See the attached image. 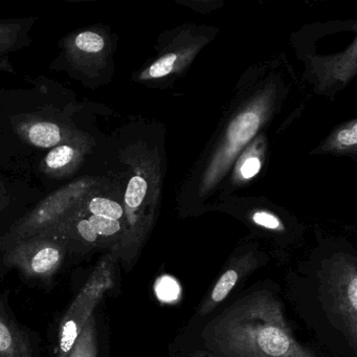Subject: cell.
Returning <instances> with one entry per match:
<instances>
[{"mask_svg": "<svg viewBox=\"0 0 357 357\" xmlns=\"http://www.w3.org/2000/svg\"><path fill=\"white\" fill-rule=\"evenodd\" d=\"M206 349L218 357H319L301 344L284 306L269 289H255L211 319L202 332Z\"/></svg>", "mask_w": 357, "mask_h": 357, "instance_id": "obj_1", "label": "cell"}, {"mask_svg": "<svg viewBox=\"0 0 357 357\" xmlns=\"http://www.w3.org/2000/svg\"><path fill=\"white\" fill-rule=\"evenodd\" d=\"M120 265L116 250H109L100 259L60 319L54 357L68 356L91 315L104 298L116 288Z\"/></svg>", "mask_w": 357, "mask_h": 357, "instance_id": "obj_2", "label": "cell"}, {"mask_svg": "<svg viewBox=\"0 0 357 357\" xmlns=\"http://www.w3.org/2000/svg\"><path fill=\"white\" fill-rule=\"evenodd\" d=\"M97 188V177H83L47 196L0 236V252L22 240L51 231L72 218Z\"/></svg>", "mask_w": 357, "mask_h": 357, "instance_id": "obj_3", "label": "cell"}, {"mask_svg": "<svg viewBox=\"0 0 357 357\" xmlns=\"http://www.w3.org/2000/svg\"><path fill=\"white\" fill-rule=\"evenodd\" d=\"M319 298L332 325L352 350L357 348V261L349 256L326 260L319 271Z\"/></svg>", "mask_w": 357, "mask_h": 357, "instance_id": "obj_4", "label": "cell"}, {"mask_svg": "<svg viewBox=\"0 0 357 357\" xmlns=\"http://www.w3.org/2000/svg\"><path fill=\"white\" fill-rule=\"evenodd\" d=\"M68 258L66 240L51 229L3 250L0 267L15 269L26 281L47 285L68 262Z\"/></svg>", "mask_w": 357, "mask_h": 357, "instance_id": "obj_5", "label": "cell"}, {"mask_svg": "<svg viewBox=\"0 0 357 357\" xmlns=\"http://www.w3.org/2000/svg\"><path fill=\"white\" fill-rule=\"evenodd\" d=\"M0 357H41L40 340L18 321L7 296L0 291Z\"/></svg>", "mask_w": 357, "mask_h": 357, "instance_id": "obj_6", "label": "cell"}, {"mask_svg": "<svg viewBox=\"0 0 357 357\" xmlns=\"http://www.w3.org/2000/svg\"><path fill=\"white\" fill-rule=\"evenodd\" d=\"M63 47L72 68L87 76H93L103 68L108 41L97 29H86L66 37Z\"/></svg>", "mask_w": 357, "mask_h": 357, "instance_id": "obj_7", "label": "cell"}, {"mask_svg": "<svg viewBox=\"0 0 357 357\" xmlns=\"http://www.w3.org/2000/svg\"><path fill=\"white\" fill-rule=\"evenodd\" d=\"M263 263L264 261L250 252L229 260L216 283L200 304L198 315L206 317L210 314L223 301L227 300L240 281L256 271Z\"/></svg>", "mask_w": 357, "mask_h": 357, "instance_id": "obj_8", "label": "cell"}, {"mask_svg": "<svg viewBox=\"0 0 357 357\" xmlns=\"http://www.w3.org/2000/svg\"><path fill=\"white\" fill-rule=\"evenodd\" d=\"M89 150L86 137L81 135L70 141L54 147L41 164V170L47 176L63 179L77 172Z\"/></svg>", "mask_w": 357, "mask_h": 357, "instance_id": "obj_9", "label": "cell"}, {"mask_svg": "<svg viewBox=\"0 0 357 357\" xmlns=\"http://www.w3.org/2000/svg\"><path fill=\"white\" fill-rule=\"evenodd\" d=\"M68 357H108L105 324L98 309L87 321Z\"/></svg>", "mask_w": 357, "mask_h": 357, "instance_id": "obj_10", "label": "cell"}, {"mask_svg": "<svg viewBox=\"0 0 357 357\" xmlns=\"http://www.w3.org/2000/svg\"><path fill=\"white\" fill-rule=\"evenodd\" d=\"M18 133L26 143L38 148L56 147L81 135L45 120L22 123L18 126Z\"/></svg>", "mask_w": 357, "mask_h": 357, "instance_id": "obj_11", "label": "cell"}, {"mask_svg": "<svg viewBox=\"0 0 357 357\" xmlns=\"http://www.w3.org/2000/svg\"><path fill=\"white\" fill-rule=\"evenodd\" d=\"M82 211L89 214L107 217L116 220H122L124 217V210L119 202L109 198L95 196L93 194L85 200Z\"/></svg>", "mask_w": 357, "mask_h": 357, "instance_id": "obj_12", "label": "cell"}, {"mask_svg": "<svg viewBox=\"0 0 357 357\" xmlns=\"http://www.w3.org/2000/svg\"><path fill=\"white\" fill-rule=\"evenodd\" d=\"M26 24L22 22H0V56L15 51L24 43Z\"/></svg>", "mask_w": 357, "mask_h": 357, "instance_id": "obj_13", "label": "cell"}, {"mask_svg": "<svg viewBox=\"0 0 357 357\" xmlns=\"http://www.w3.org/2000/svg\"><path fill=\"white\" fill-rule=\"evenodd\" d=\"M259 124L260 119L255 112H245L238 116L229 128V137L231 142L236 145H239L250 141L258 130Z\"/></svg>", "mask_w": 357, "mask_h": 357, "instance_id": "obj_14", "label": "cell"}, {"mask_svg": "<svg viewBox=\"0 0 357 357\" xmlns=\"http://www.w3.org/2000/svg\"><path fill=\"white\" fill-rule=\"evenodd\" d=\"M147 181L143 177L135 176L130 179L125 194V204L128 210L133 212L141 206L147 193Z\"/></svg>", "mask_w": 357, "mask_h": 357, "instance_id": "obj_15", "label": "cell"}, {"mask_svg": "<svg viewBox=\"0 0 357 357\" xmlns=\"http://www.w3.org/2000/svg\"><path fill=\"white\" fill-rule=\"evenodd\" d=\"M155 294L162 302H173L178 298L181 294V288L174 279L170 277H162L158 280L155 284Z\"/></svg>", "mask_w": 357, "mask_h": 357, "instance_id": "obj_16", "label": "cell"}, {"mask_svg": "<svg viewBox=\"0 0 357 357\" xmlns=\"http://www.w3.org/2000/svg\"><path fill=\"white\" fill-rule=\"evenodd\" d=\"M177 56L175 54H168L154 62L149 70L143 75L142 78H162L172 72L173 66L176 62Z\"/></svg>", "mask_w": 357, "mask_h": 357, "instance_id": "obj_17", "label": "cell"}, {"mask_svg": "<svg viewBox=\"0 0 357 357\" xmlns=\"http://www.w3.org/2000/svg\"><path fill=\"white\" fill-rule=\"evenodd\" d=\"M252 219H254L255 223L265 227V229H280L282 227L279 219L267 212L256 213Z\"/></svg>", "mask_w": 357, "mask_h": 357, "instance_id": "obj_18", "label": "cell"}, {"mask_svg": "<svg viewBox=\"0 0 357 357\" xmlns=\"http://www.w3.org/2000/svg\"><path fill=\"white\" fill-rule=\"evenodd\" d=\"M260 162L258 158H248V160L244 162L241 167V174L244 178H252V176L257 174L260 171Z\"/></svg>", "mask_w": 357, "mask_h": 357, "instance_id": "obj_19", "label": "cell"}, {"mask_svg": "<svg viewBox=\"0 0 357 357\" xmlns=\"http://www.w3.org/2000/svg\"><path fill=\"white\" fill-rule=\"evenodd\" d=\"M357 125L354 124L352 128L344 129L338 135V142L342 145L353 146L357 143Z\"/></svg>", "mask_w": 357, "mask_h": 357, "instance_id": "obj_20", "label": "cell"}, {"mask_svg": "<svg viewBox=\"0 0 357 357\" xmlns=\"http://www.w3.org/2000/svg\"><path fill=\"white\" fill-rule=\"evenodd\" d=\"M10 204V197L5 190H0V212L5 210Z\"/></svg>", "mask_w": 357, "mask_h": 357, "instance_id": "obj_21", "label": "cell"}, {"mask_svg": "<svg viewBox=\"0 0 357 357\" xmlns=\"http://www.w3.org/2000/svg\"><path fill=\"white\" fill-rule=\"evenodd\" d=\"M191 357H218L216 355L212 354V353L208 352L206 350H202V349H199V350L194 351L192 353Z\"/></svg>", "mask_w": 357, "mask_h": 357, "instance_id": "obj_22", "label": "cell"}]
</instances>
